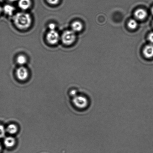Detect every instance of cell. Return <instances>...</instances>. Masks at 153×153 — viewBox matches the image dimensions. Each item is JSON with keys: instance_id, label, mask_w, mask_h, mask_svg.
Listing matches in <instances>:
<instances>
[{"instance_id": "6da1fadb", "label": "cell", "mask_w": 153, "mask_h": 153, "mask_svg": "<svg viewBox=\"0 0 153 153\" xmlns=\"http://www.w3.org/2000/svg\"><path fill=\"white\" fill-rule=\"evenodd\" d=\"M15 25L19 29L25 30L29 27L31 23V16L28 13H19L13 17Z\"/></svg>"}, {"instance_id": "7a4b0ae2", "label": "cell", "mask_w": 153, "mask_h": 153, "mask_svg": "<svg viewBox=\"0 0 153 153\" xmlns=\"http://www.w3.org/2000/svg\"><path fill=\"white\" fill-rule=\"evenodd\" d=\"M76 35L72 30H66L63 33L61 37L62 42L66 45L72 44L75 40Z\"/></svg>"}, {"instance_id": "3957f363", "label": "cell", "mask_w": 153, "mask_h": 153, "mask_svg": "<svg viewBox=\"0 0 153 153\" xmlns=\"http://www.w3.org/2000/svg\"><path fill=\"white\" fill-rule=\"evenodd\" d=\"M46 40L49 44L55 45L58 43L60 39V36L56 31L50 30L48 33L46 37Z\"/></svg>"}, {"instance_id": "277c9868", "label": "cell", "mask_w": 153, "mask_h": 153, "mask_svg": "<svg viewBox=\"0 0 153 153\" xmlns=\"http://www.w3.org/2000/svg\"><path fill=\"white\" fill-rule=\"evenodd\" d=\"M73 102L76 107L80 108L85 107L87 103V100L85 97L80 96H76L74 97Z\"/></svg>"}, {"instance_id": "5b68a950", "label": "cell", "mask_w": 153, "mask_h": 153, "mask_svg": "<svg viewBox=\"0 0 153 153\" xmlns=\"http://www.w3.org/2000/svg\"><path fill=\"white\" fill-rule=\"evenodd\" d=\"M16 75L19 80L23 81L28 77V73L27 69L23 67L18 68L16 71Z\"/></svg>"}, {"instance_id": "8992f818", "label": "cell", "mask_w": 153, "mask_h": 153, "mask_svg": "<svg viewBox=\"0 0 153 153\" xmlns=\"http://www.w3.org/2000/svg\"><path fill=\"white\" fill-rule=\"evenodd\" d=\"M143 53L145 57L151 58L153 57V45H148L145 46L143 50Z\"/></svg>"}, {"instance_id": "52a82bcc", "label": "cell", "mask_w": 153, "mask_h": 153, "mask_svg": "<svg viewBox=\"0 0 153 153\" xmlns=\"http://www.w3.org/2000/svg\"><path fill=\"white\" fill-rule=\"evenodd\" d=\"M134 16L136 19L139 20H143L147 16V13L143 9H139L135 12Z\"/></svg>"}, {"instance_id": "ba28073f", "label": "cell", "mask_w": 153, "mask_h": 153, "mask_svg": "<svg viewBox=\"0 0 153 153\" xmlns=\"http://www.w3.org/2000/svg\"><path fill=\"white\" fill-rule=\"evenodd\" d=\"M83 28V25L81 22L78 21L73 22L72 24V30L74 32H79L82 30Z\"/></svg>"}, {"instance_id": "9c48e42d", "label": "cell", "mask_w": 153, "mask_h": 153, "mask_svg": "<svg viewBox=\"0 0 153 153\" xmlns=\"http://www.w3.org/2000/svg\"><path fill=\"white\" fill-rule=\"evenodd\" d=\"M31 4L30 0H19V7L23 10H26L29 8Z\"/></svg>"}, {"instance_id": "30bf717a", "label": "cell", "mask_w": 153, "mask_h": 153, "mask_svg": "<svg viewBox=\"0 0 153 153\" xmlns=\"http://www.w3.org/2000/svg\"><path fill=\"white\" fill-rule=\"evenodd\" d=\"M4 144L7 147L10 148L14 146L16 141L13 137H6L4 141Z\"/></svg>"}, {"instance_id": "8fae6325", "label": "cell", "mask_w": 153, "mask_h": 153, "mask_svg": "<svg viewBox=\"0 0 153 153\" xmlns=\"http://www.w3.org/2000/svg\"><path fill=\"white\" fill-rule=\"evenodd\" d=\"M14 10V7L13 6L10 5V4L5 5L3 9V10L4 13L9 16H11L13 15Z\"/></svg>"}, {"instance_id": "7c38bea8", "label": "cell", "mask_w": 153, "mask_h": 153, "mask_svg": "<svg viewBox=\"0 0 153 153\" xmlns=\"http://www.w3.org/2000/svg\"><path fill=\"white\" fill-rule=\"evenodd\" d=\"M7 132L10 134H15L17 131V127L14 124H10L7 127Z\"/></svg>"}, {"instance_id": "4fadbf2b", "label": "cell", "mask_w": 153, "mask_h": 153, "mask_svg": "<svg viewBox=\"0 0 153 153\" xmlns=\"http://www.w3.org/2000/svg\"><path fill=\"white\" fill-rule=\"evenodd\" d=\"M17 63L19 65H22L26 63L27 62V58L23 55H20L18 56L17 59Z\"/></svg>"}, {"instance_id": "5bb4252c", "label": "cell", "mask_w": 153, "mask_h": 153, "mask_svg": "<svg viewBox=\"0 0 153 153\" xmlns=\"http://www.w3.org/2000/svg\"><path fill=\"white\" fill-rule=\"evenodd\" d=\"M138 24L137 22L134 19H131L129 21L128 24V27L130 29L134 30L137 27Z\"/></svg>"}, {"instance_id": "9a60e30c", "label": "cell", "mask_w": 153, "mask_h": 153, "mask_svg": "<svg viewBox=\"0 0 153 153\" xmlns=\"http://www.w3.org/2000/svg\"><path fill=\"white\" fill-rule=\"evenodd\" d=\"M5 134V128L3 126L0 125V138L4 137Z\"/></svg>"}, {"instance_id": "2e32d148", "label": "cell", "mask_w": 153, "mask_h": 153, "mask_svg": "<svg viewBox=\"0 0 153 153\" xmlns=\"http://www.w3.org/2000/svg\"><path fill=\"white\" fill-rule=\"evenodd\" d=\"M47 1L49 4H52V5H55L58 4L59 2V0H47Z\"/></svg>"}, {"instance_id": "e0dca14e", "label": "cell", "mask_w": 153, "mask_h": 153, "mask_svg": "<svg viewBox=\"0 0 153 153\" xmlns=\"http://www.w3.org/2000/svg\"><path fill=\"white\" fill-rule=\"evenodd\" d=\"M55 25L54 24L51 23L49 25V28L50 30H54L55 28Z\"/></svg>"}, {"instance_id": "ac0fdd59", "label": "cell", "mask_w": 153, "mask_h": 153, "mask_svg": "<svg viewBox=\"0 0 153 153\" xmlns=\"http://www.w3.org/2000/svg\"><path fill=\"white\" fill-rule=\"evenodd\" d=\"M70 94L72 97H75L76 96H77L76 95V94H77V91L75 90H72V91H70Z\"/></svg>"}, {"instance_id": "d6986e66", "label": "cell", "mask_w": 153, "mask_h": 153, "mask_svg": "<svg viewBox=\"0 0 153 153\" xmlns=\"http://www.w3.org/2000/svg\"><path fill=\"white\" fill-rule=\"evenodd\" d=\"M148 39L152 43H153V32L151 33L148 36Z\"/></svg>"}, {"instance_id": "ffe728a7", "label": "cell", "mask_w": 153, "mask_h": 153, "mask_svg": "<svg viewBox=\"0 0 153 153\" xmlns=\"http://www.w3.org/2000/svg\"><path fill=\"white\" fill-rule=\"evenodd\" d=\"M3 9L1 8V7L0 6V14H1V12H2Z\"/></svg>"}, {"instance_id": "44dd1931", "label": "cell", "mask_w": 153, "mask_h": 153, "mask_svg": "<svg viewBox=\"0 0 153 153\" xmlns=\"http://www.w3.org/2000/svg\"><path fill=\"white\" fill-rule=\"evenodd\" d=\"M7 1H10V2H13V1H16V0H7Z\"/></svg>"}, {"instance_id": "7402d4cb", "label": "cell", "mask_w": 153, "mask_h": 153, "mask_svg": "<svg viewBox=\"0 0 153 153\" xmlns=\"http://www.w3.org/2000/svg\"><path fill=\"white\" fill-rule=\"evenodd\" d=\"M151 13H152V14L153 15V7L152 9H151Z\"/></svg>"}, {"instance_id": "603a6c76", "label": "cell", "mask_w": 153, "mask_h": 153, "mask_svg": "<svg viewBox=\"0 0 153 153\" xmlns=\"http://www.w3.org/2000/svg\"><path fill=\"white\" fill-rule=\"evenodd\" d=\"M1 145H0V151H1Z\"/></svg>"}, {"instance_id": "cb8c5ba5", "label": "cell", "mask_w": 153, "mask_h": 153, "mask_svg": "<svg viewBox=\"0 0 153 153\" xmlns=\"http://www.w3.org/2000/svg\"></svg>"}]
</instances>
